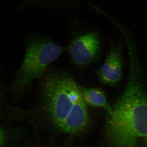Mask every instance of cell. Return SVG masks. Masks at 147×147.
I'll use <instances>...</instances> for the list:
<instances>
[{"label": "cell", "mask_w": 147, "mask_h": 147, "mask_svg": "<svg viewBox=\"0 0 147 147\" xmlns=\"http://www.w3.org/2000/svg\"><path fill=\"white\" fill-rule=\"evenodd\" d=\"M83 99L86 105L94 108H102L107 113L111 110V105L107 100L105 92L97 88H87L78 84Z\"/></svg>", "instance_id": "5"}, {"label": "cell", "mask_w": 147, "mask_h": 147, "mask_svg": "<svg viewBox=\"0 0 147 147\" xmlns=\"http://www.w3.org/2000/svg\"><path fill=\"white\" fill-rule=\"evenodd\" d=\"M66 49L48 39L33 38L28 42L23 63L17 72L11 89L19 94L35 79L40 78L47 67Z\"/></svg>", "instance_id": "2"}, {"label": "cell", "mask_w": 147, "mask_h": 147, "mask_svg": "<svg viewBox=\"0 0 147 147\" xmlns=\"http://www.w3.org/2000/svg\"><path fill=\"white\" fill-rule=\"evenodd\" d=\"M42 89L44 109L56 127L69 134L86 128L90 121L87 105L72 76L63 72L49 74Z\"/></svg>", "instance_id": "1"}, {"label": "cell", "mask_w": 147, "mask_h": 147, "mask_svg": "<svg viewBox=\"0 0 147 147\" xmlns=\"http://www.w3.org/2000/svg\"><path fill=\"white\" fill-rule=\"evenodd\" d=\"M7 142V136L3 129L0 127V147H5Z\"/></svg>", "instance_id": "6"}, {"label": "cell", "mask_w": 147, "mask_h": 147, "mask_svg": "<svg viewBox=\"0 0 147 147\" xmlns=\"http://www.w3.org/2000/svg\"><path fill=\"white\" fill-rule=\"evenodd\" d=\"M101 46L97 34L90 32L77 37L67 49L74 63L79 66H84L98 57Z\"/></svg>", "instance_id": "3"}, {"label": "cell", "mask_w": 147, "mask_h": 147, "mask_svg": "<svg viewBox=\"0 0 147 147\" xmlns=\"http://www.w3.org/2000/svg\"><path fill=\"white\" fill-rule=\"evenodd\" d=\"M124 63L121 45L112 46L104 63L97 71L101 83L107 86L117 85L121 79Z\"/></svg>", "instance_id": "4"}]
</instances>
